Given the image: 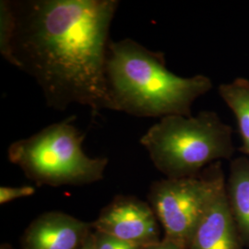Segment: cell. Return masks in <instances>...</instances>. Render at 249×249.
<instances>
[{"instance_id":"cell-6","label":"cell","mask_w":249,"mask_h":249,"mask_svg":"<svg viewBox=\"0 0 249 249\" xmlns=\"http://www.w3.org/2000/svg\"><path fill=\"white\" fill-rule=\"evenodd\" d=\"M159 221L149 202L133 196H117L91 223L92 230L144 247L161 240Z\"/></svg>"},{"instance_id":"cell-16","label":"cell","mask_w":249,"mask_h":249,"mask_svg":"<svg viewBox=\"0 0 249 249\" xmlns=\"http://www.w3.org/2000/svg\"><path fill=\"white\" fill-rule=\"evenodd\" d=\"M0 249H14L9 244H2L1 245V247H0Z\"/></svg>"},{"instance_id":"cell-10","label":"cell","mask_w":249,"mask_h":249,"mask_svg":"<svg viewBox=\"0 0 249 249\" xmlns=\"http://www.w3.org/2000/svg\"><path fill=\"white\" fill-rule=\"evenodd\" d=\"M218 93L235 116L242 142L240 151L249 159V80L237 78L223 83Z\"/></svg>"},{"instance_id":"cell-4","label":"cell","mask_w":249,"mask_h":249,"mask_svg":"<svg viewBox=\"0 0 249 249\" xmlns=\"http://www.w3.org/2000/svg\"><path fill=\"white\" fill-rule=\"evenodd\" d=\"M68 117L10 144L8 157L38 186H83L104 179L109 160L82 149L85 135Z\"/></svg>"},{"instance_id":"cell-2","label":"cell","mask_w":249,"mask_h":249,"mask_svg":"<svg viewBox=\"0 0 249 249\" xmlns=\"http://www.w3.org/2000/svg\"><path fill=\"white\" fill-rule=\"evenodd\" d=\"M107 80L112 110L160 119L192 116L194 102L213 88L208 76L185 78L170 71L163 53L130 38L111 41Z\"/></svg>"},{"instance_id":"cell-12","label":"cell","mask_w":249,"mask_h":249,"mask_svg":"<svg viewBox=\"0 0 249 249\" xmlns=\"http://www.w3.org/2000/svg\"><path fill=\"white\" fill-rule=\"evenodd\" d=\"M93 237L95 249H142V248L100 231H93Z\"/></svg>"},{"instance_id":"cell-5","label":"cell","mask_w":249,"mask_h":249,"mask_svg":"<svg viewBox=\"0 0 249 249\" xmlns=\"http://www.w3.org/2000/svg\"><path fill=\"white\" fill-rule=\"evenodd\" d=\"M222 171L223 163L219 160L196 177L164 178L151 184L148 200L164 230L163 238L189 249Z\"/></svg>"},{"instance_id":"cell-11","label":"cell","mask_w":249,"mask_h":249,"mask_svg":"<svg viewBox=\"0 0 249 249\" xmlns=\"http://www.w3.org/2000/svg\"><path fill=\"white\" fill-rule=\"evenodd\" d=\"M16 31V14L13 2H0V53L10 65H14L12 56V43Z\"/></svg>"},{"instance_id":"cell-13","label":"cell","mask_w":249,"mask_h":249,"mask_svg":"<svg viewBox=\"0 0 249 249\" xmlns=\"http://www.w3.org/2000/svg\"><path fill=\"white\" fill-rule=\"evenodd\" d=\"M36 188L34 186H20V187H0V204H7L18 198L28 197L35 195Z\"/></svg>"},{"instance_id":"cell-15","label":"cell","mask_w":249,"mask_h":249,"mask_svg":"<svg viewBox=\"0 0 249 249\" xmlns=\"http://www.w3.org/2000/svg\"><path fill=\"white\" fill-rule=\"evenodd\" d=\"M80 249H95L94 246V237H93V231L90 233L89 238L85 242V244L82 246Z\"/></svg>"},{"instance_id":"cell-9","label":"cell","mask_w":249,"mask_h":249,"mask_svg":"<svg viewBox=\"0 0 249 249\" xmlns=\"http://www.w3.org/2000/svg\"><path fill=\"white\" fill-rule=\"evenodd\" d=\"M231 217L241 242L249 249V159L241 156L231 160L225 182Z\"/></svg>"},{"instance_id":"cell-7","label":"cell","mask_w":249,"mask_h":249,"mask_svg":"<svg viewBox=\"0 0 249 249\" xmlns=\"http://www.w3.org/2000/svg\"><path fill=\"white\" fill-rule=\"evenodd\" d=\"M223 170L218 175L204 214L188 249H244L231 217Z\"/></svg>"},{"instance_id":"cell-14","label":"cell","mask_w":249,"mask_h":249,"mask_svg":"<svg viewBox=\"0 0 249 249\" xmlns=\"http://www.w3.org/2000/svg\"><path fill=\"white\" fill-rule=\"evenodd\" d=\"M142 249H184L182 247H180L177 243L173 242V241L162 238L161 240L151 244V245H147L142 248Z\"/></svg>"},{"instance_id":"cell-3","label":"cell","mask_w":249,"mask_h":249,"mask_svg":"<svg viewBox=\"0 0 249 249\" xmlns=\"http://www.w3.org/2000/svg\"><path fill=\"white\" fill-rule=\"evenodd\" d=\"M156 169L166 178L198 176L209 165L232 160V128L214 111L196 116H169L151 125L141 139Z\"/></svg>"},{"instance_id":"cell-8","label":"cell","mask_w":249,"mask_h":249,"mask_svg":"<svg viewBox=\"0 0 249 249\" xmlns=\"http://www.w3.org/2000/svg\"><path fill=\"white\" fill-rule=\"evenodd\" d=\"M92 231L91 223L70 214L48 212L30 223L20 246L21 249H80Z\"/></svg>"},{"instance_id":"cell-1","label":"cell","mask_w":249,"mask_h":249,"mask_svg":"<svg viewBox=\"0 0 249 249\" xmlns=\"http://www.w3.org/2000/svg\"><path fill=\"white\" fill-rule=\"evenodd\" d=\"M16 31L14 67L29 74L47 106L66 110L89 107L93 114L112 110L107 60L116 0L12 1Z\"/></svg>"}]
</instances>
